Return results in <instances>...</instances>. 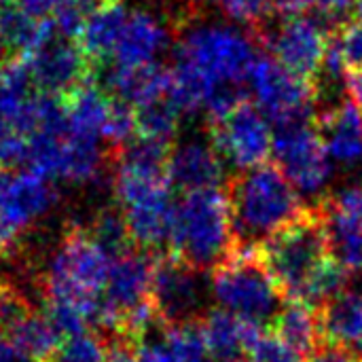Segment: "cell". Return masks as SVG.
<instances>
[{
  "label": "cell",
  "mask_w": 362,
  "mask_h": 362,
  "mask_svg": "<svg viewBox=\"0 0 362 362\" xmlns=\"http://www.w3.org/2000/svg\"><path fill=\"white\" fill-rule=\"evenodd\" d=\"M265 51L261 36L233 21L195 15L176 30L172 87L185 117H223L248 98V76Z\"/></svg>",
  "instance_id": "obj_1"
},
{
  "label": "cell",
  "mask_w": 362,
  "mask_h": 362,
  "mask_svg": "<svg viewBox=\"0 0 362 362\" xmlns=\"http://www.w3.org/2000/svg\"><path fill=\"white\" fill-rule=\"evenodd\" d=\"M170 146L136 138L112 155V197L138 248L170 244L176 197L168 178Z\"/></svg>",
  "instance_id": "obj_2"
},
{
  "label": "cell",
  "mask_w": 362,
  "mask_h": 362,
  "mask_svg": "<svg viewBox=\"0 0 362 362\" xmlns=\"http://www.w3.org/2000/svg\"><path fill=\"white\" fill-rule=\"evenodd\" d=\"M235 246L257 248L269 235L293 223L303 210L299 189L276 161L238 172L227 182Z\"/></svg>",
  "instance_id": "obj_3"
},
{
  "label": "cell",
  "mask_w": 362,
  "mask_h": 362,
  "mask_svg": "<svg viewBox=\"0 0 362 362\" xmlns=\"http://www.w3.org/2000/svg\"><path fill=\"white\" fill-rule=\"evenodd\" d=\"M108 155L100 140L70 132L62 100L53 98L40 127L28 138L23 168L55 185L89 187L102 178Z\"/></svg>",
  "instance_id": "obj_4"
},
{
  "label": "cell",
  "mask_w": 362,
  "mask_h": 362,
  "mask_svg": "<svg viewBox=\"0 0 362 362\" xmlns=\"http://www.w3.org/2000/svg\"><path fill=\"white\" fill-rule=\"evenodd\" d=\"M168 246L176 259L199 272L218 267L235 250L227 191L216 187L182 193Z\"/></svg>",
  "instance_id": "obj_5"
},
{
  "label": "cell",
  "mask_w": 362,
  "mask_h": 362,
  "mask_svg": "<svg viewBox=\"0 0 362 362\" xmlns=\"http://www.w3.org/2000/svg\"><path fill=\"white\" fill-rule=\"evenodd\" d=\"M265 267L286 299H308L316 276L333 259L320 204L305 210L286 227L257 246Z\"/></svg>",
  "instance_id": "obj_6"
},
{
  "label": "cell",
  "mask_w": 362,
  "mask_h": 362,
  "mask_svg": "<svg viewBox=\"0 0 362 362\" xmlns=\"http://www.w3.org/2000/svg\"><path fill=\"white\" fill-rule=\"evenodd\" d=\"M210 293L216 308L269 331L286 297L257 248H240L212 269Z\"/></svg>",
  "instance_id": "obj_7"
},
{
  "label": "cell",
  "mask_w": 362,
  "mask_h": 362,
  "mask_svg": "<svg viewBox=\"0 0 362 362\" xmlns=\"http://www.w3.org/2000/svg\"><path fill=\"white\" fill-rule=\"evenodd\" d=\"M112 261L115 259L85 229L66 231L53 244L42 265V299L100 301Z\"/></svg>",
  "instance_id": "obj_8"
},
{
  "label": "cell",
  "mask_w": 362,
  "mask_h": 362,
  "mask_svg": "<svg viewBox=\"0 0 362 362\" xmlns=\"http://www.w3.org/2000/svg\"><path fill=\"white\" fill-rule=\"evenodd\" d=\"M59 206V185L30 168H0V246L13 248Z\"/></svg>",
  "instance_id": "obj_9"
},
{
  "label": "cell",
  "mask_w": 362,
  "mask_h": 362,
  "mask_svg": "<svg viewBox=\"0 0 362 362\" xmlns=\"http://www.w3.org/2000/svg\"><path fill=\"white\" fill-rule=\"evenodd\" d=\"M337 23V21H335ZM318 11L280 17L278 25L269 23L259 32L265 51L286 70L320 83L327 70V55L331 47V30L335 25Z\"/></svg>",
  "instance_id": "obj_10"
},
{
  "label": "cell",
  "mask_w": 362,
  "mask_h": 362,
  "mask_svg": "<svg viewBox=\"0 0 362 362\" xmlns=\"http://www.w3.org/2000/svg\"><path fill=\"white\" fill-rule=\"evenodd\" d=\"M248 98L274 125L316 119L320 83L286 70L263 51L248 76Z\"/></svg>",
  "instance_id": "obj_11"
},
{
  "label": "cell",
  "mask_w": 362,
  "mask_h": 362,
  "mask_svg": "<svg viewBox=\"0 0 362 362\" xmlns=\"http://www.w3.org/2000/svg\"><path fill=\"white\" fill-rule=\"evenodd\" d=\"M210 138L223 161L238 172L272 161L274 129L272 121L250 100H242L229 112L210 121Z\"/></svg>",
  "instance_id": "obj_12"
},
{
  "label": "cell",
  "mask_w": 362,
  "mask_h": 362,
  "mask_svg": "<svg viewBox=\"0 0 362 362\" xmlns=\"http://www.w3.org/2000/svg\"><path fill=\"white\" fill-rule=\"evenodd\" d=\"M274 161L299 193H320L331 178V157L316 119L276 125Z\"/></svg>",
  "instance_id": "obj_13"
},
{
  "label": "cell",
  "mask_w": 362,
  "mask_h": 362,
  "mask_svg": "<svg viewBox=\"0 0 362 362\" xmlns=\"http://www.w3.org/2000/svg\"><path fill=\"white\" fill-rule=\"evenodd\" d=\"M208 299H212L206 272H199L176 257L157 259L151 303L157 318L168 325L197 322L206 316Z\"/></svg>",
  "instance_id": "obj_14"
},
{
  "label": "cell",
  "mask_w": 362,
  "mask_h": 362,
  "mask_svg": "<svg viewBox=\"0 0 362 362\" xmlns=\"http://www.w3.org/2000/svg\"><path fill=\"white\" fill-rule=\"evenodd\" d=\"M32 87L51 98H66L70 91L91 81L93 62L85 55L78 40L55 32L34 53L21 59Z\"/></svg>",
  "instance_id": "obj_15"
},
{
  "label": "cell",
  "mask_w": 362,
  "mask_h": 362,
  "mask_svg": "<svg viewBox=\"0 0 362 362\" xmlns=\"http://www.w3.org/2000/svg\"><path fill=\"white\" fill-rule=\"evenodd\" d=\"M174 40L176 28L168 17L153 8H134L129 11L110 64L123 68L161 64V57L174 47Z\"/></svg>",
  "instance_id": "obj_16"
},
{
  "label": "cell",
  "mask_w": 362,
  "mask_h": 362,
  "mask_svg": "<svg viewBox=\"0 0 362 362\" xmlns=\"http://www.w3.org/2000/svg\"><path fill=\"white\" fill-rule=\"evenodd\" d=\"M227 163L216 151L210 134L176 138L168 155V178L174 191H202L223 187Z\"/></svg>",
  "instance_id": "obj_17"
},
{
  "label": "cell",
  "mask_w": 362,
  "mask_h": 362,
  "mask_svg": "<svg viewBox=\"0 0 362 362\" xmlns=\"http://www.w3.org/2000/svg\"><path fill=\"white\" fill-rule=\"evenodd\" d=\"M199 322L210 362H244L252 346L267 331L221 308L208 310Z\"/></svg>",
  "instance_id": "obj_18"
},
{
  "label": "cell",
  "mask_w": 362,
  "mask_h": 362,
  "mask_svg": "<svg viewBox=\"0 0 362 362\" xmlns=\"http://www.w3.org/2000/svg\"><path fill=\"white\" fill-rule=\"evenodd\" d=\"M112 104L115 98L93 78L62 98L64 117L70 132L100 142H106Z\"/></svg>",
  "instance_id": "obj_19"
},
{
  "label": "cell",
  "mask_w": 362,
  "mask_h": 362,
  "mask_svg": "<svg viewBox=\"0 0 362 362\" xmlns=\"http://www.w3.org/2000/svg\"><path fill=\"white\" fill-rule=\"evenodd\" d=\"M55 32L51 17H36L13 0L0 8V45L6 62L28 57Z\"/></svg>",
  "instance_id": "obj_20"
},
{
  "label": "cell",
  "mask_w": 362,
  "mask_h": 362,
  "mask_svg": "<svg viewBox=\"0 0 362 362\" xmlns=\"http://www.w3.org/2000/svg\"><path fill=\"white\" fill-rule=\"evenodd\" d=\"M320 310V337L322 344L341 346L362 354V293L348 288Z\"/></svg>",
  "instance_id": "obj_21"
},
{
  "label": "cell",
  "mask_w": 362,
  "mask_h": 362,
  "mask_svg": "<svg viewBox=\"0 0 362 362\" xmlns=\"http://www.w3.org/2000/svg\"><path fill=\"white\" fill-rule=\"evenodd\" d=\"M127 17L129 8L123 0H102L91 11L76 40L93 64L110 62Z\"/></svg>",
  "instance_id": "obj_22"
},
{
  "label": "cell",
  "mask_w": 362,
  "mask_h": 362,
  "mask_svg": "<svg viewBox=\"0 0 362 362\" xmlns=\"http://www.w3.org/2000/svg\"><path fill=\"white\" fill-rule=\"evenodd\" d=\"M284 344L308 358L320 344V310L303 299H286L269 327Z\"/></svg>",
  "instance_id": "obj_23"
},
{
  "label": "cell",
  "mask_w": 362,
  "mask_h": 362,
  "mask_svg": "<svg viewBox=\"0 0 362 362\" xmlns=\"http://www.w3.org/2000/svg\"><path fill=\"white\" fill-rule=\"evenodd\" d=\"M136 110V127H138V138L153 140L159 144L172 146L178 138L180 132V121L185 112L180 110L174 89L165 95H159Z\"/></svg>",
  "instance_id": "obj_24"
},
{
  "label": "cell",
  "mask_w": 362,
  "mask_h": 362,
  "mask_svg": "<svg viewBox=\"0 0 362 362\" xmlns=\"http://www.w3.org/2000/svg\"><path fill=\"white\" fill-rule=\"evenodd\" d=\"M318 204L325 214L331 257L352 276L362 274V229L337 214L335 210H331L325 199H318Z\"/></svg>",
  "instance_id": "obj_25"
},
{
  "label": "cell",
  "mask_w": 362,
  "mask_h": 362,
  "mask_svg": "<svg viewBox=\"0 0 362 362\" xmlns=\"http://www.w3.org/2000/svg\"><path fill=\"white\" fill-rule=\"evenodd\" d=\"M362 66V19L350 15L337 21L331 30V47L327 55V70L333 78L344 76L352 68Z\"/></svg>",
  "instance_id": "obj_26"
},
{
  "label": "cell",
  "mask_w": 362,
  "mask_h": 362,
  "mask_svg": "<svg viewBox=\"0 0 362 362\" xmlns=\"http://www.w3.org/2000/svg\"><path fill=\"white\" fill-rule=\"evenodd\" d=\"M85 231L112 257H121L123 252H127L134 244L127 223L121 214V210L112 204V206H104L98 212H93L89 225L85 227Z\"/></svg>",
  "instance_id": "obj_27"
},
{
  "label": "cell",
  "mask_w": 362,
  "mask_h": 362,
  "mask_svg": "<svg viewBox=\"0 0 362 362\" xmlns=\"http://www.w3.org/2000/svg\"><path fill=\"white\" fill-rule=\"evenodd\" d=\"M199 2L218 8L229 21L250 28L257 34L263 32L278 15L274 0H199Z\"/></svg>",
  "instance_id": "obj_28"
},
{
  "label": "cell",
  "mask_w": 362,
  "mask_h": 362,
  "mask_svg": "<svg viewBox=\"0 0 362 362\" xmlns=\"http://www.w3.org/2000/svg\"><path fill=\"white\" fill-rule=\"evenodd\" d=\"M51 362H108V344L95 331L66 337Z\"/></svg>",
  "instance_id": "obj_29"
},
{
  "label": "cell",
  "mask_w": 362,
  "mask_h": 362,
  "mask_svg": "<svg viewBox=\"0 0 362 362\" xmlns=\"http://www.w3.org/2000/svg\"><path fill=\"white\" fill-rule=\"evenodd\" d=\"M136 348V362H178L172 346L165 337V325H153L144 335L134 341Z\"/></svg>",
  "instance_id": "obj_30"
},
{
  "label": "cell",
  "mask_w": 362,
  "mask_h": 362,
  "mask_svg": "<svg viewBox=\"0 0 362 362\" xmlns=\"http://www.w3.org/2000/svg\"><path fill=\"white\" fill-rule=\"evenodd\" d=\"M248 362H305V358L284 344L274 331H265L259 341L252 346Z\"/></svg>",
  "instance_id": "obj_31"
},
{
  "label": "cell",
  "mask_w": 362,
  "mask_h": 362,
  "mask_svg": "<svg viewBox=\"0 0 362 362\" xmlns=\"http://www.w3.org/2000/svg\"><path fill=\"white\" fill-rule=\"evenodd\" d=\"M322 199L327 202V206L331 210H335L337 214H341L344 218H348L350 223H354L356 227L362 229V185L348 187V189L327 195Z\"/></svg>",
  "instance_id": "obj_32"
},
{
  "label": "cell",
  "mask_w": 362,
  "mask_h": 362,
  "mask_svg": "<svg viewBox=\"0 0 362 362\" xmlns=\"http://www.w3.org/2000/svg\"><path fill=\"white\" fill-rule=\"evenodd\" d=\"M305 362H362V354L331 344H320Z\"/></svg>",
  "instance_id": "obj_33"
},
{
  "label": "cell",
  "mask_w": 362,
  "mask_h": 362,
  "mask_svg": "<svg viewBox=\"0 0 362 362\" xmlns=\"http://www.w3.org/2000/svg\"><path fill=\"white\" fill-rule=\"evenodd\" d=\"M274 4L278 17H291L314 11L318 6V0H274Z\"/></svg>",
  "instance_id": "obj_34"
},
{
  "label": "cell",
  "mask_w": 362,
  "mask_h": 362,
  "mask_svg": "<svg viewBox=\"0 0 362 362\" xmlns=\"http://www.w3.org/2000/svg\"><path fill=\"white\" fill-rule=\"evenodd\" d=\"M344 83H346V93L348 100L362 112V66L361 68H352L344 74Z\"/></svg>",
  "instance_id": "obj_35"
},
{
  "label": "cell",
  "mask_w": 362,
  "mask_h": 362,
  "mask_svg": "<svg viewBox=\"0 0 362 362\" xmlns=\"http://www.w3.org/2000/svg\"><path fill=\"white\" fill-rule=\"evenodd\" d=\"M0 362H36L30 354H25L11 337L0 331Z\"/></svg>",
  "instance_id": "obj_36"
},
{
  "label": "cell",
  "mask_w": 362,
  "mask_h": 362,
  "mask_svg": "<svg viewBox=\"0 0 362 362\" xmlns=\"http://www.w3.org/2000/svg\"><path fill=\"white\" fill-rule=\"evenodd\" d=\"M13 2L36 17H51L55 6L59 4V0H13Z\"/></svg>",
  "instance_id": "obj_37"
},
{
  "label": "cell",
  "mask_w": 362,
  "mask_h": 362,
  "mask_svg": "<svg viewBox=\"0 0 362 362\" xmlns=\"http://www.w3.org/2000/svg\"><path fill=\"white\" fill-rule=\"evenodd\" d=\"M354 15L362 19V0H354Z\"/></svg>",
  "instance_id": "obj_38"
},
{
  "label": "cell",
  "mask_w": 362,
  "mask_h": 362,
  "mask_svg": "<svg viewBox=\"0 0 362 362\" xmlns=\"http://www.w3.org/2000/svg\"><path fill=\"white\" fill-rule=\"evenodd\" d=\"M6 2H11V0H0V8H2V6H4Z\"/></svg>",
  "instance_id": "obj_39"
},
{
  "label": "cell",
  "mask_w": 362,
  "mask_h": 362,
  "mask_svg": "<svg viewBox=\"0 0 362 362\" xmlns=\"http://www.w3.org/2000/svg\"><path fill=\"white\" fill-rule=\"evenodd\" d=\"M2 68H4V66H2V62H0V78H2Z\"/></svg>",
  "instance_id": "obj_40"
},
{
  "label": "cell",
  "mask_w": 362,
  "mask_h": 362,
  "mask_svg": "<svg viewBox=\"0 0 362 362\" xmlns=\"http://www.w3.org/2000/svg\"><path fill=\"white\" fill-rule=\"evenodd\" d=\"M0 255H2V246H0Z\"/></svg>",
  "instance_id": "obj_41"
}]
</instances>
